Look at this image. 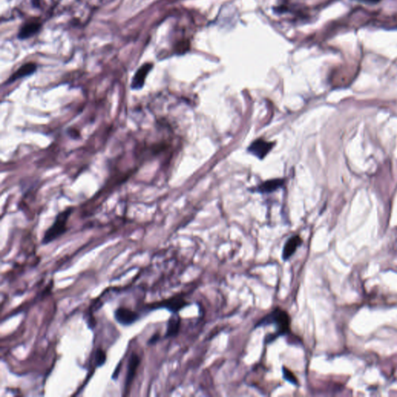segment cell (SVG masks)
Here are the masks:
<instances>
[{
	"mask_svg": "<svg viewBox=\"0 0 397 397\" xmlns=\"http://www.w3.org/2000/svg\"><path fill=\"white\" fill-rule=\"evenodd\" d=\"M276 325V333L268 335L265 338V343L274 341L280 336L289 335L291 331V318L289 313L280 307H276L272 312L265 315L259 321L257 322L255 327Z\"/></svg>",
	"mask_w": 397,
	"mask_h": 397,
	"instance_id": "obj_1",
	"label": "cell"
},
{
	"mask_svg": "<svg viewBox=\"0 0 397 397\" xmlns=\"http://www.w3.org/2000/svg\"><path fill=\"white\" fill-rule=\"evenodd\" d=\"M73 211V207L66 208L65 210L60 212L56 216V219L52 226L44 232V236L41 240L42 245H46L50 243L53 242L54 241H56V239L61 237L63 234L68 231V228L67 224Z\"/></svg>",
	"mask_w": 397,
	"mask_h": 397,
	"instance_id": "obj_2",
	"label": "cell"
},
{
	"mask_svg": "<svg viewBox=\"0 0 397 397\" xmlns=\"http://www.w3.org/2000/svg\"><path fill=\"white\" fill-rule=\"evenodd\" d=\"M190 303L185 300V298L182 295H176L172 297L167 299V300H162V301L155 302L153 304H147L146 305V311H155L158 309H166L171 312H178L182 308L189 306Z\"/></svg>",
	"mask_w": 397,
	"mask_h": 397,
	"instance_id": "obj_3",
	"label": "cell"
},
{
	"mask_svg": "<svg viewBox=\"0 0 397 397\" xmlns=\"http://www.w3.org/2000/svg\"><path fill=\"white\" fill-rule=\"evenodd\" d=\"M141 316L136 311L127 307H118L114 311V318L123 326H131L140 319Z\"/></svg>",
	"mask_w": 397,
	"mask_h": 397,
	"instance_id": "obj_4",
	"label": "cell"
},
{
	"mask_svg": "<svg viewBox=\"0 0 397 397\" xmlns=\"http://www.w3.org/2000/svg\"><path fill=\"white\" fill-rule=\"evenodd\" d=\"M153 68L151 63H145L142 66L138 68L135 72V76H133L131 83V88L133 90H140L144 86L146 79L149 72H151Z\"/></svg>",
	"mask_w": 397,
	"mask_h": 397,
	"instance_id": "obj_5",
	"label": "cell"
},
{
	"mask_svg": "<svg viewBox=\"0 0 397 397\" xmlns=\"http://www.w3.org/2000/svg\"><path fill=\"white\" fill-rule=\"evenodd\" d=\"M141 364V358L138 354L133 352L130 356L127 363V375H126L125 383H124V390L127 393L130 386L132 384L133 380L136 375L138 366Z\"/></svg>",
	"mask_w": 397,
	"mask_h": 397,
	"instance_id": "obj_6",
	"label": "cell"
},
{
	"mask_svg": "<svg viewBox=\"0 0 397 397\" xmlns=\"http://www.w3.org/2000/svg\"><path fill=\"white\" fill-rule=\"evenodd\" d=\"M273 146H274L273 143L258 139V140L255 141L251 144L250 147H248V151L259 159H263L269 154Z\"/></svg>",
	"mask_w": 397,
	"mask_h": 397,
	"instance_id": "obj_7",
	"label": "cell"
},
{
	"mask_svg": "<svg viewBox=\"0 0 397 397\" xmlns=\"http://www.w3.org/2000/svg\"><path fill=\"white\" fill-rule=\"evenodd\" d=\"M41 23L38 19H30L23 24L19 31L18 37L20 39H28L34 35L40 30Z\"/></svg>",
	"mask_w": 397,
	"mask_h": 397,
	"instance_id": "obj_8",
	"label": "cell"
},
{
	"mask_svg": "<svg viewBox=\"0 0 397 397\" xmlns=\"http://www.w3.org/2000/svg\"><path fill=\"white\" fill-rule=\"evenodd\" d=\"M36 70H37V64L35 63L28 62L23 64L22 66L20 67L14 73L9 76L7 81L6 82V84H11L18 79L30 76L34 73Z\"/></svg>",
	"mask_w": 397,
	"mask_h": 397,
	"instance_id": "obj_9",
	"label": "cell"
},
{
	"mask_svg": "<svg viewBox=\"0 0 397 397\" xmlns=\"http://www.w3.org/2000/svg\"><path fill=\"white\" fill-rule=\"evenodd\" d=\"M302 244H303V240L299 235L292 236L290 238L287 240L284 245V251H283V258L284 261H288L290 259L297 250V248Z\"/></svg>",
	"mask_w": 397,
	"mask_h": 397,
	"instance_id": "obj_10",
	"label": "cell"
},
{
	"mask_svg": "<svg viewBox=\"0 0 397 397\" xmlns=\"http://www.w3.org/2000/svg\"><path fill=\"white\" fill-rule=\"evenodd\" d=\"M181 326V318L180 316H178V312H173L172 316L170 317V320L168 321L167 329H166V334H165V338H171V337H175L178 335Z\"/></svg>",
	"mask_w": 397,
	"mask_h": 397,
	"instance_id": "obj_11",
	"label": "cell"
},
{
	"mask_svg": "<svg viewBox=\"0 0 397 397\" xmlns=\"http://www.w3.org/2000/svg\"><path fill=\"white\" fill-rule=\"evenodd\" d=\"M284 179H280V178H279V179H272V180L263 182L262 184L257 186L256 191L261 193H272V192L276 191L278 189L281 188L282 186H284Z\"/></svg>",
	"mask_w": 397,
	"mask_h": 397,
	"instance_id": "obj_12",
	"label": "cell"
},
{
	"mask_svg": "<svg viewBox=\"0 0 397 397\" xmlns=\"http://www.w3.org/2000/svg\"><path fill=\"white\" fill-rule=\"evenodd\" d=\"M95 364L96 367H102L107 362V354L102 348H98L95 352Z\"/></svg>",
	"mask_w": 397,
	"mask_h": 397,
	"instance_id": "obj_13",
	"label": "cell"
},
{
	"mask_svg": "<svg viewBox=\"0 0 397 397\" xmlns=\"http://www.w3.org/2000/svg\"><path fill=\"white\" fill-rule=\"evenodd\" d=\"M283 371H284V376L285 379H286L287 381H289V383H292V384L298 386L299 383H298L296 375L292 373L290 370L288 369L285 368V367H284V368H283Z\"/></svg>",
	"mask_w": 397,
	"mask_h": 397,
	"instance_id": "obj_14",
	"label": "cell"
},
{
	"mask_svg": "<svg viewBox=\"0 0 397 397\" xmlns=\"http://www.w3.org/2000/svg\"><path fill=\"white\" fill-rule=\"evenodd\" d=\"M160 340V335L159 334H154L151 337V339L147 340V344L148 345H153V344H156L158 340Z\"/></svg>",
	"mask_w": 397,
	"mask_h": 397,
	"instance_id": "obj_15",
	"label": "cell"
},
{
	"mask_svg": "<svg viewBox=\"0 0 397 397\" xmlns=\"http://www.w3.org/2000/svg\"><path fill=\"white\" fill-rule=\"evenodd\" d=\"M121 365L122 362H120V363L117 365V366H116L115 370H114L113 373L112 375V379H113V380H116L118 376L120 375V369H121Z\"/></svg>",
	"mask_w": 397,
	"mask_h": 397,
	"instance_id": "obj_16",
	"label": "cell"
},
{
	"mask_svg": "<svg viewBox=\"0 0 397 397\" xmlns=\"http://www.w3.org/2000/svg\"><path fill=\"white\" fill-rule=\"evenodd\" d=\"M356 1L367 4H375L380 2L381 0H356Z\"/></svg>",
	"mask_w": 397,
	"mask_h": 397,
	"instance_id": "obj_17",
	"label": "cell"
}]
</instances>
